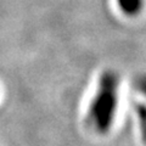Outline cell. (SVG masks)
Wrapping results in <instances>:
<instances>
[{
    "label": "cell",
    "instance_id": "6da1fadb",
    "mask_svg": "<svg viewBox=\"0 0 146 146\" xmlns=\"http://www.w3.org/2000/svg\"><path fill=\"white\" fill-rule=\"evenodd\" d=\"M121 79L115 71H105L88 108V121L99 134H107L116 121L119 105Z\"/></svg>",
    "mask_w": 146,
    "mask_h": 146
},
{
    "label": "cell",
    "instance_id": "7a4b0ae2",
    "mask_svg": "<svg viewBox=\"0 0 146 146\" xmlns=\"http://www.w3.org/2000/svg\"><path fill=\"white\" fill-rule=\"evenodd\" d=\"M121 10L127 15H135L143 7V0H117Z\"/></svg>",
    "mask_w": 146,
    "mask_h": 146
}]
</instances>
